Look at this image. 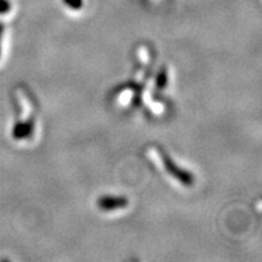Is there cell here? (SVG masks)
I'll return each mask as SVG.
<instances>
[{
	"label": "cell",
	"instance_id": "277c9868",
	"mask_svg": "<svg viewBox=\"0 0 262 262\" xmlns=\"http://www.w3.org/2000/svg\"><path fill=\"white\" fill-rule=\"evenodd\" d=\"M3 28H4V27H3V25H0V37H2V33H3Z\"/></svg>",
	"mask_w": 262,
	"mask_h": 262
},
{
	"label": "cell",
	"instance_id": "3957f363",
	"mask_svg": "<svg viewBox=\"0 0 262 262\" xmlns=\"http://www.w3.org/2000/svg\"><path fill=\"white\" fill-rule=\"evenodd\" d=\"M11 10V3L9 0H0V15L8 14Z\"/></svg>",
	"mask_w": 262,
	"mask_h": 262
},
{
	"label": "cell",
	"instance_id": "6da1fadb",
	"mask_svg": "<svg viewBox=\"0 0 262 262\" xmlns=\"http://www.w3.org/2000/svg\"><path fill=\"white\" fill-rule=\"evenodd\" d=\"M127 204V201L124 198H110V196H106V198H102L100 202H98V205L102 210H114V209L124 208Z\"/></svg>",
	"mask_w": 262,
	"mask_h": 262
},
{
	"label": "cell",
	"instance_id": "7a4b0ae2",
	"mask_svg": "<svg viewBox=\"0 0 262 262\" xmlns=\"http://www.w3.org/2000/svg\"><path fill=\"white\" fill-rule=\"evenodd\" d=\"M63 3L68 8L78 10L83 6V0H63Z\"/></svg>",
	"mask_w": 262,
	"mask_h": 262
}]
</instances>
